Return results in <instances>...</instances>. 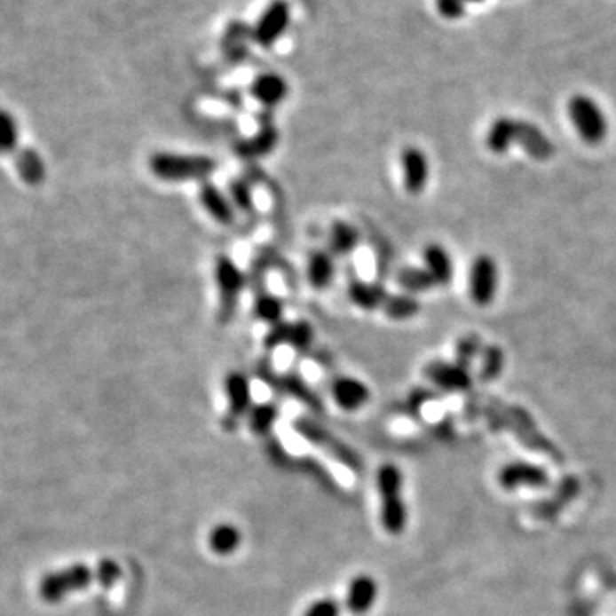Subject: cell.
Returning <instances> with one entry per match:
<instances>
[{
	"instance_id": "obj_20",
	"label": "cell",
	"mask_w": 616,
	"mask_h": 616,
	"mask_svg": "<svg viewBox=\"0 0 616 616\" xmlns=\"http://www.w3.org/2000/svg\"><path fill=\"white\" fill-rule=\"evenodd\" d=\"M281 391L283 396H289L296 399L298 403L304 404L310 411L320 415L324 413V401L320 396L310 387L307 379L300 375L296 370H288L281 374Z\"/></svg>"
},
{
	"instance_id": "obj_29",
	"label": "cell",
	"mask_w": 616,
	"mask_h": 616,
	"mask_svg": "<svg viewBox=\"0 0 616 616\" xmlns=\"http://www.w3.org/2000/svg\"><path fill=\"white\" fill-rule=\"evenodd\" d=\"M516 120L500 117L495 120L486 134V146L495 154H505L514 144Z\"/></svg>"
},
{
	"instance_id": "obj_31",
	"label": "cell",
	"mask_w": 616,
	"mask_h": 616,
	"mask_svg": "<svg viewBox=\"0 0 616 616\" xmlns=\"http://www.w3.org/2000/svg\"><path fill=\"white\" fill-rule=\"evenodd\" d=\"M241 543V534L233 524H217L209 534V546L216 555L226 557L237 551Z\"/></svg>"
},
{
	"instance_id": "obj_34",
	"label": "cell",
	"mask_w": 616,
	"mask_h": 616,
	"mask_svg": "<svg viewBox=\"0 0 616 616\" xmlns=\"http://www.w3.org/2000/svg\"><path fill=\"white\" fill-rule=\"evenodd\" d=\"M370 241L374 245L375 257H377V281L383 283L385 278L389 276L391 264H392V247L387 241V238L380 235L379 232H374L370 235Z\"/></svg>"
},
{
	"instance_id": "obj_37",
	"label": "cell",
	"mask_w": 616,
	"mask_h": 616,
	"mask_svg": "<svg viewBox=\"0 0 616 616\" xmlns=\"http://www.w3.org/2000/svg\"><path fill=\"white\" fill-rule=\"evenodd\" d=\"M256 374H257V379L262 380L272 392H276L278 396H283V391H281V374L276 372V367L272 365L271 358L269 356H264L257 365H256Z\"/></svg>"
},
{
	"instance_id": "obj_9",
	"label": "cell",
	"mask_w": 616,
	"mask_h": 616,
	"mask_svg": "<svg viewBox=\"0 0 616 616\" xmlns=\"http://www.w3.org/2000/svg\"><path fill=\"white\" fill-rule=\"evenodd\" d=\"M280 144V130L274 122H262L257 132L250 138H240L233 143V154L245 163H257L276 151Z\"/></svg>"
},
{
	"instance_id": "obj_24",
	"label": "cell",
	"mask_w": 616,
	"mask_h": 616,
	"mask_svg": "<svg viewBox=\"0 0 616 616\" xmlns=\"http://www.w3.org/2000/svg\"><path fill=\"white\" fill-rule=\"evenodd\" d=\"M16 170L24 184L36 187L42 186L47 178V163L45 158L35 147H21L16 153Z\"/></svg>"
},
{
	"instance_id": "obj_12",
	"label": "cell",
	"mask_w": 616,
	"mask_h": 616,
	"mask_svg": "<svg viewBox=\"0 0 616 616\" xmlns=\"http://www.w3.org/2000/svg\"><path fill=\"white\" fill-rule=\"evenodd\" d=\"M250 95L265 110H272L289 95V84L278 72H262L252 81Z\"/></svg>"
},
{
	"instance_id": "obj_10",
	"label": "cell",
	"mask_w": 616,
	"mask_h": 616,
	"mask_svg": "<svg viewBox=\"0 0 616 616\" xmlns=\"http://www.w3.org/2000/svg\"><path fill=\"white\" fill-rule=\"evenodd\" d=\"M404 189L411 195H420L430 180V160L418 146H406L401 153Z\"/></svg>"
},
{
	"instance_id": "obj_5",
	"label": "cell",
	"mask_w": 616,
	"mask_h": 616,
	"mask_svg": "<svg viewBox=\"0 0 616 616\" xmlns=\"http://www.w3.org/2000/svg\"><path fill=\"white\" fill-rule=\"evenodd\" d=\"M291 427L304 440H307L308 444L328 454L329 457L337 461L339 464H343L344 468H348L350 471L353 473L363 471V461L359 454L353 447H350L346 442H343L337 435H334L331 430L322 427L320 423H317L315 420L308 416H296Z\"/></svg>"
},
{
	"instance_id": "obj_38",
	"label": "cell",
	"mask_w": 616,
	"mask_h": 616,
	"mask_svg": "<svg viewBox=\"0 0 616 616\" xmlns=\"http://www.w3.org/2000/svg\"><path fill=\"white\" fill-rule=\"evenodd\" d=\"M481 350V339L478 336H466L457 343L455 348V356H457V363L470 368V365L473 363L474 358L479 356Z\"/></svg>"
},
{
	"instance_id": "obj_13",
	"label": "cell",
	"mask_w": 616,
	"mask_h": 616,
	"mask_svg": "<svg viewBox=\"0 0 616 616\" xmlns=\"http://www.w3.org/2000/svg\"><path fill=\"white\" fill-rule=\"evenodd\" d=\"M468 370L470 368L459 365L457 361H431L425 367V375L437 387L449 392H457L471 387V375Z\"/></svg>"
},
{
	"instance_id": "obj_11",
	"label": "cell",
	"mask_w": 616,
	"mask_h": 616,
	"mask_svg": "<svg viewBox=\"0 0 616 616\" xmlns=\"http://www.w3.org/2000/svg\"><path fill=\"white\" fill-rule=\"evenodd\" d=\"M201 206L221 226H233L237 223V209L225 190L219 189L211 180L201 182L197 190Z\"/></svg>"
},
{
	"instance_id": "obj_39",
	"label": "cell",
	"mask_w": 616,
	"mask_h": 616,
	"mask_svg": "<svg viewBox=\"0 0 616 616\" xmlns=\"http://www.w3.org/2000/svg\"><path fill=\"white\" fill-rule=\"evenodd\" d=\"M341 615V604L332 599L324 597L315 603H312L305 612V616H339Z\"/></svg>"
},
{
	"instance_id": "obj_1",
	"label": "cell",
	"mask_w": 616,
	"mask_h": 616,
	"mask_svg": "<svg viewBox=\"0 0 616 616\" xmlns=\"http://www.w3.org/2000/svg\"><path fill=\"white\" fill-rule=\"evenodd\" d=\"M120 579L122 569L115 560H101L96 567L75 564L71 567L47 573L38 586V593L47 603H59L64 597L84 591L93 584H99L103 588H114Z\"/></svg>"
},
{
	"instance_id": "obj_16",
	"label": "cell",
	"mask_w": 616,
	"mask_h": 616,
	"mask_svg": "<svg viewBox=\"0 0 616 616\" xmlns=\"http://www.w3.org/2000/svg\"><path fill=\"white\" fill-rule=\"evenodd\" d=\"M514 144H521L522 149L534 160L545 162L555 154V146L545 136V132L524 120H516V132H514Z\"/></svg>"
},
{
	"instance_id": "obj_18",
	"label": "cell",
	"mask_w": 616,
	"mask_h": 616,
	"mask_svg": "<svg viewBox=\"0 0 616 616\" xmlns=\"http://www.w3.org/2000/svg\"><path fill=\"white\" fill-rule=\"evenodd\" d=\"M348 298L355 307L363 312H375L383 305L389 291L380 281H365L359 278H351L348 281Z\"/></svg>"
},
{
	"instance_id": "obj_7",
	"label": "cell",
	"mask_w": 616,
	"mask_h": 616,
	"mask_svg": "<svg viewBox=\"0 0 616 616\" xmlns=\"http://www.w3.org/2000/svg\"><path fill=\"white\" fill-rule=\"evenodd\" d=\"M289 23L291 5L286 0H272L254 26V42L265 50L274 47L288 31Z\"/></svg>"
},
{
	"instance_id": "obj_21",
	"label": "cell",
	"mask_w": 616,
	"mask_h": 616,
	"mask_svg": "<svg viewBox=\"0 0 616 616\" xmlns=\"http://www.w3.org/2000/svg\"><path fill=\"white\" fill-rule=\"evenodd\" d=\"M361 241V233L353 223L344 219L332 221L328 233V250L334 257H350Z\"/></svg>"
},
{
	"instance_id": "obj_17",
	"label": "cell",
	"mask_w": 616,
	"mask_h": 616,
	"mask_svg": "<svg viewBox=\"0 0 616 616\" xmlns=\"http://www.w3.org/2000/svg\"><path fill=\"white\" fill-rule=\"evenodd\" d=\"M498 481L505 490H516L519 486H543L548 483V474L540 466L529 462H512L500 471Z\"/></svg>"
},
{
	"instance_id": "obj_6",
	"label": "cell",
	"mask_w": 616,
	"mask_h": 616,
	"mask_svg": "<svg viewBox=\"0 0 616 616\" xmlns=\"http://www.w3.org/2000/svg\"><path fill=\"white\" fill-rule=\"evenodd\" d=\"M570 122L586 144L597 146L608 136V117L599 103L588 95H573L567 105Z\"/></svg>"
},
{
	"instance_id": "obj_3",
	"label": "cell",
	"mask_w": 616,
	"mask_h": 616,
	"mask_svg": "<svg viewBox=\"0 0 616 616\" xmlns=\"http://www.w3.org/2000/svg\"><path fill=\"white\" fill-rule=\"evenodd\" d=\"M214 283L217 288L216 320L219 326H228L235 320L241 295L249 288L247 274L230 256L219 254L214 259Z\"/></svg>"
},
{
	"instance_id": "obj_35",
	"label": "cell",
	"mask_w": 616,
	"mask_h": 616,
	"mask_svg": "<svg viewBox=\"0 0 616 616\" xmlns=\"http://www.w3.org/2000/svg\"><path fill=\"white\" fill-rule=\"evenodd\" d=\"M483 358V365H481V379L494 380L497 379L503 368V351L498 346H488L481 351Z\"/></svg>"
},
{
	"instance_id": "obj_30",
	"label": "cell",
	"mask_w": 616,
	"mask_h": 616,
	"mask_svg": "<svg viewBox=\"0 0 616 616\" xmlns=\"http://www.w3.org/2000/svg\"><path fill=\"white\" fill-rule=\"evenodd\" d=\"M20 122L9 110L0 108V156L16 154L20 149Z\"/></svg>"
},
{
	"instance_id": "obj_40",
	"label": "cell",
	"mask_w": 616,
	"mask_h": 616,
	"mask_svg": "<svg viewBox=\"0 0 616 616\" xmlns=\"http://www.w3.org/2000/svg\"><path fill=\"white\" fill-rule=\"evenodd\" d=\"M438 5L444 16H449V18H457L462 11V0H440Z\"/></svg>"
},
{
	"instance_id": "obj_32",
	"label": "cell",
	"mask_w": 616,
	"mask_h": 616,
	"mask_svg": "<svg viewBox=\"0 0 616 616\" xmlns=\"http://www.w3.org/2000/svg\"><path fill=\"white\" fill-rule=\"evenodd\" d=\"M278 418H280V406L276 403L254 404L247 415L249 427L257 435L269 433L271 428L276 425Z\"/></svg>"
},
{
	"instance_id": "obj_23",
	"label": "cell",
	"mask_w": 616,
	"mask_h": 616,
	"mask_svg": "<svg viewBox=\"0 0 616 616\" xmlns=\"http://www.w3.org/2000/svg\"><path fill=\"white\" fill-rule=\"evenodd\" d=\"M423 267L430 272L437 286L451 285L454 280V261L447 249L440 243H428L423 249Z\"/></svg>"
},
{
	"instance_id": "obj_36",
	"label": "cell",
	"mask_w": 616,
	"mask_h": 616,
	"mask_svg": "<svg viewBox=\"0 0 616 616\" xmlns=\"http://www.w3.org/2000/svg\"><path fill=\"white\" fill-rule=\"evenodd\" d=\"M289 328H291V322L281 320L280 324H274V326H271L267 329V332L262 337V346H264L265 353H274L281 346H288Z\"/></svg>"
},
{
	"instance_id": "obj_27",
	"label": "cell",
	"mask_w": 616,
	"mask_h": 616,
	"mask_svg": "<svg viewBox=\"0 0 616 616\" xmlns=\"http://www.w3.org/2000/svg\"><path fill=\"white\" fill-rule=\"evenodd\" d=\"M387 319L391 320H409L413 317L418 315V312L422 310L420 300L415 295L409 293H389L383 305L380 308Z\"/></svg>"
},
{
	"instance_id": "obj_41",
	"label": "cell",
	"mask_w": 616,
	"mask_h": 616,
	"mask_svg": "<svg viewBox=\"0 0 616 616\" xmlns=\"http://www.w3.org/2000/svg\"><path fill=\"white\" fill-rule=\"evenodd\" d=\"M464 2H473V4H479V2H483V0H464Z\"/></svg>"
},
{
	"instance_id": "obj_15",
	"label": "cell",
	"mask_w": 616,
	"mask_h": 616,
	"mask_svg": "<svg viewBox=\"0 0 616 616\" xmlns=\"http://www.w3.org/2000/svg\"><path fill=\"white\" fill-rule=\"evenodd\" d=\"M225 394L228 401V418L235 420L249 415L252 404V383L247 374L232 370L225 379Z\"/></svg>"
},
{
	"instance_id": "obj_25",
	"label": "cell",
	"mask_w": 616,
	"mask_h": 616,
	"mask_svg": "<svg viewBox=\"0 0 616 616\" xmlns=\"http://www.w3.org/2000/svg\"><path fill=\"white\" fill-rule=\"evenodd\" d=\"M228 195L237 213L243 214L249 221H257L259 209L256 202V193L252 182L247 177H232L228 180Z\"/></svg>"
},
{
	"instance_id": "obj_2",
	"label": "cell",
	"mask_w": 616,
	"mask_h": 616,
	"mask_svg": "<svg viewBox=\"0 0 616 616\" xmlns=\"http://www.w3.org/2000/svg\"><path fill=\"white\" fill-rule=\"evenodd\" d=\"M149 171L162 182L186 184L206 182L217 170V162L208 154H186L158 151L147 160Z\"/></svg>"
},
{
	"instance_id": "obj_19",
	"label": "cell",
	"mask_w": 616,
	"mask_h": 616,
	"mask_svg": "<svg viewBox=\"0 0 616 616\" xmlns=\"http://www.w3.org/2000/svg\"><path fill=\"white\" fill-rule=\"evenodd\" d=\"M336 278V257L328 249H317L308 256L307 281L312 289L326 291Z\"/></svg>"
},
{
	"instance_id": "obj_22",
	"label": "cell",
	"mask_w": 616,
	"mask_h": 616,
	"mask_svg": "<svg viewBox=\"0 0 616 616\" xmlns=\"http://www.w3.org/2000/svg\"><path fill=\"white\" fill-rule=\"evenodd\" d=\"M379 594V586L374 577L370 575H358L350 588L346 596V606L353 615H365L372 610L375 599Z\"/></svg>"
},
{
	"instance_id": "obj_8",
	"label": "cell",
	"mask_w": 616,
	"mask_h": 616,
	"mask_svg": "<svg viewBox=\"0 0 616 616\" xmlns=\"http://www.w3.org/2000/svg\"><path fill=\"white\" fill-rule=\"evenodd\" d=\"M500 274L497 261L481 254L473 261L470 271V295L478 307H488L497 296Z\"/></svg>"
},
{
	"instance_id": "obj_26",
	"label": "cell",
	"mask_w": 616,
	"mask_h": 616,
	"mask_svg": "<svg viewBox=\"0 0 616 616\" xmlns=\"http://www.w3.org/2000/svg\"><path fill=\"white\" fill-rule=\"evenodd\" d=\"M252 310H254V317L259 322L267 324L269 328L285 320L283 319L285 317V302L276 293H272L269 289H264V291H259L254 295Z\"/></svg>"
},
{
	"instance_id": "obj_4",
	"label": "cell",
	"mask_w": 616,
	"mask_h": 616,
	"mask_svg": "<svg viewBox=\"0 0 616 616\" xmlns=\"http://www.w3.org/2000/svg\"><path fill=\"white\" fill-rule=\"evenodd\" d=\"M403 473L394 464H383L377 473L382 525L391 534H401L407 522L403 497Z\"/></svg>"
},
{
	"instance_id": "obj_33",
	"label": "cell",
	"mask_w": 616,
	"mask_h": 616,
	"mask_svg": "<svg viewBox=\"0 0 616 616\" xmlns=\"http://www.w3.org/2000/svg\"><path fill=\"white\" fill-rule=\"evenodd\" d=\"M315 343V329L313 326L305 320H293L289 328V337H288V346L298 356H305L312 351Z\"/></svg>"
},
{
	"instance_id": "obj_14",
	"label": "cell",
	"mask_w": 616,
	"mask_h": 616,
	"mask_svg": "<svg viewBox=\"0 0 616 616\" xmlns=\"http://www.w3.org/2000/svg\"><path fill=\"white\" fill-rule=\"evenodd\" d=\"M331 396L341 409L353 413L368 403L372 394L363 380L341 375L331 382Z\"/></svg>"
},
{
	"instance_id": "obj_28",
	"label": "cell",
	"mask_w": 616,
	"mask_h": 616,
	"mask_svg": "<svg viewBox=\"0 0 616 616\" xmlns=\"http://www.w3.org/2000/svg\"><path fill=\"white\" fill-rule=\"evenodd\" d=\"M396 283L401 286L404 293H409V295L425 293V291H430L437 286L427 269L416 267V265L401 267L396 274Z\"/></svg>"
}]
</instances>
